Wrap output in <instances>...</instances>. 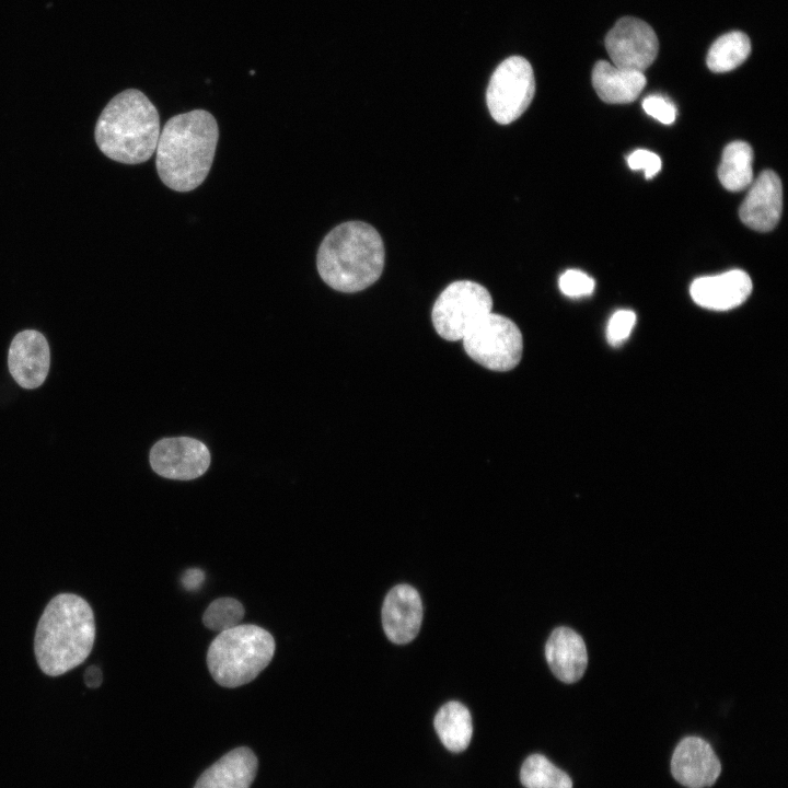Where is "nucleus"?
I'll return each mask as SVG.
<instances>
[{"instance_id":"29","label":"nucleus","mask_w":788,"mask_h":788,"mask_svg":"<svg viewBox=\"0 0 788 788\" xmlns=\"http://www.w3.org/2000/svg\"><path fill=\"white\" fill-rule=\"evenodd\" d=\"M103 681L102 671L96 665H91L85 670L84 682L91 688L99 687Z\"/></svg>"},{"instance_id":"12","label":"nucleus","mask_w":788,"mask_h":788,"mask_svg":"<svg viewBox=\"0 0 788 788\" xmlns=\"http://www.w3.org/2000/svg\"><path fill=\"white\" fill-rule=\"evenodd\" d=\"M49 363V346L42 333L26 329L14 336L9 348L8 366L20 386L31 390L42 385Z\"/></svg>"},{"instance_id":"20","label":"nucleus","mask_w":788,"mask_h":788,"mask_svg":"<svg viewBox=\"0 0 788 788\" xmlns=\"http://www.w3.org/2000/svg\"><path fill=\"white\" fill-rule=\"evenodd\" d=\"M718 177L722 186L730 192L743 190L752 184L753 151L749 143L734 141L725 148Z\"/></svg>"},{"instance_id":"13","label":"nucleus","mask_w":788,"mask_h":788,"mask_svg":"<svg viewBox=\"0 0 788 788\" xmlns=\"http://www.w3.org/2000/svg\"><path fill=\"white\" fill-rule=\"evenodd\" d=\"M783 210V187L778 175L766 170L751 184L739 216L750 229L758 232L773 230Z\"/></svg>"},{"instance_id":"14","label":"nucleus","mask_w":788,"mask_h":788,"mask_svg":"<svg viewBox=\"0 0 788 788\" xmlns=\"http://www.w3.org/2000/svg\"><path fill=\"white\" fill-rule=\"evenodd\" d=\"M422 621V604L417 590L408 584L392 588L382 606V625L387 638L398 645L412 641Z\"/></svg>"},{"instance_id":"1","label":"nucleus","mask_w":788,"mask_h":788,"mask_svg":"<svg viewBox=\"0 0 788 788\" xmlns=\"http://www.w3.org/2000/svg\"><path fill=\"white\" fill-rule=\"evenodd\" d=\"M218 139V124L207 111L171 117L155 148L157 171L163 184L176 192L198 187L211 169Z\"/></svg>"},{"instance_id":"17","label":"nucleus","mask_w":788,"mask_h":788,"mask_svg":"<svg viewBox=\"0 0 788 788\" xmlns=\"http://www.w3.org/2000/svg\"><path fill=\"white\" fill-rule=\"evenodd\" d=\"M257 757L248 748H237L207 768L194 788H250L257 772Z\"/></svg>"},{"instance_id":"2","label":"nucleus","mask_w":788,"mask_h":788,"mask_svg":"<svg viewBox=\"0 0 788 788\" xmlns=\"http://www.w3.org/2000/svg\"><path fill=\"white\" fill-rule=\"evenodd\" d=\"M95 639L91 606L76 594L56 595L45 607L35 633L34 651L40 670L65 674L90 654Z\"/></svg>"},{"instance_id":"3","label":"nucleus","mask_w":788,"mask_h":788,"mask_svg":"<svg viewBox=\"0 0 788 788\" xmlns=\"http://www.w3.org/2000/svg\"><path fill=\"white\" fill-rule=\"evenodd\" d=\"M384 244L379 232L362 221H347L329 231L316 256L317 271L331 288L346 293L373 285L384 267Z\"/></svg>"},{"instance_id":"27","label":"nucleus","mask_w":788,"mask_h":788,"mask_svg":"<svg viewBox=\"0 0 788 788\" xmlns=\"http://www.w3.org/2000/svg\"><path fill=\"white\" fill-rule=\"evenodd\" d=\"M628 166L636 171L642 170L647 179L652 178L661 170V160L658 154L638 149L627 158Z\"/></svg>"},{"instance_id":"16","label":"nucleus","mask_w":788,"mask_h":788,"mask_svg":"<svg viewBox=\"0 0 788 788\" xmlns=\"http://www.w3.org/2000/svg\"><path fill=\"white\" fill-rule=\"evenodd\" d=\"M545 658L553 674L564 683L579 681L588 664L582 637L568 627H557L545 645Z\"/></svg>"},{"instance_id":"11","label":"nucleus","mask_w":788,"mask_h":788,"mask_svg":"<svg viewBox=\"0 0 788 788\" xmlns=\"http://www.w3.org/2000/svg\"><path fill=\"white\" fill-rule=\"evenodd\" d=\"M720 772V762L704 739L686 737L676 745L671 760V773L681 785L687 788L710 787Z\"/></svg>"},{"instance_id":"18","label":"nucleus","mask_w":788,"mask_h":788,"mask_svg":"<svg viewBox=\"0 0 788 788\" xmlns=\"http://www.w3.org/2000/svg\"><path fill=\"white\" fill-rule=\"evenodd\" d=\"M592 84L599 97L610 104L634 102L646 85L644 72L622 69L600 60L592 70Z\"/></svg>"},{"instance_id":"21","label":"nucleus","mask_w":788,"mask_h":788,"mask_svg":"<svg viewBox=\"0 0 788 788\" xmlns=\"http://www.w3.org/2000/svg\"><path fill=\"white\" fill-rule=\"evenodd\" d=\"M751 53L746 34L732 31L718 37L710 46L706 62L712 72H728L742 65Z\"/></svg>"},{"instance_id":"6","label":"nucleus","mask_w":788,"mask_h":788,"mask_svg":"<svg viewBox=\"0 0 788 788\" xmlns=\"http://www.w3.org/2000/svg\"><path fill=\"white\" fill-rule=\"evenodd\" d=\"M462 341L474 361L493 371H509L522 357L521 331L510 318L493 312L480 318Z\"/></svg>"},{"instance_id":"15","label":"nucleus","mask_w":788,"mask_h":788,"mask_svg":"<svg viewBox=\"0 0 788 788\" xmlns=\"http://www.w3.org/2000/svg\"><path fill=\"white\" fill-rule=\"evenodd\" d=\"M750 276L732 269L715 276L695 279L690 288L692 299L702 308L727 311L742 304L752 292Z\"/></svg>"},{"instance_id":"7","label":"nucleus","mask_w":788,"mask_h":788,"mask_svg":"<svg viewBox=\"0 0 788 788\" xmlns=\"http://www.w3.org/2000/svg\"><path fill=\"white\" fill-rule=\"evenodd\" d=\"M491 309L493 298L485 287L471 280H459L440 293L433 304L431 320L443 339L462 340Z\"/></svg>"},{"instance_id":"23","label":"nucleus","mask_w":788,"mask_h":788,"mask_svg":"<svg viewBox=\"0 0 788 788\" xmlns=\"http://www.w3.org/2000/svg\"><path fill=\"white\" fill-rule=\"evenodd\" d=\"M245 610L243 604L234 598L223 596L212 601L202 615L207 628L213 631H223L235 627L243 619Z\"/></svg>"},{"instance_id":"25","label":"nucleus","mask_w":788,"mask_h":788,"mask_svg":"<svg viewBox=\"0 0 788 788\" xmlns=\"http://www.w3.org/2000/svg\"><path fill=\"white\" fill-rule=\"evenodd\" d=\"M636 323V314L630 310H618L610 318L606 337L612 346H618L630 335Z\"/></svg>"},{"instance_id":"10","label":"nucleus","mask_w":788,"mask_h":788,"mask_svg":"<svg viewBox=\"0 0 788 788\" xmlns=\"http://www.w3.org/2000/svg\"><path fill=\"white\" fill-rule=\"evenodd\" d=\"M152 470L160 476L190 480L200 477L210 465V452L199 440L173 437L159 440L149 455Z\"/></svg>"},{"instance_id":"9","label":"nucleus","mask_w":788,"mask_h":788,"mask_svg":"<svg viewBox=\"0 0 788 788\" xmlns=\"http://www.w3.org/2000/svg\"><path fill=\"white\" fill-rule=\"evenodd\" d=\"M605 48L614 66L644 72L654 61L659 43L652 27L642 20L619 19L605 36Z\"/></svg>"},{"instance_id":"24","label":"nucleus","mask_w":788,"mask_h":788,"mask_svg":"<svg viewBox=\"0 0 788 788\" xmlns=\"http://www.w3.org/2000/svg\"><path fill=\"white\" fill-rule=\"evenodd\" d=\"M563 294L570 298L588 297L594 291V279L588 274L578 270H566L558 280Z\"/></svg>"},{"instance_id":"8","label":"nucleus","mask_w":788,"mask_h":788,"mask_svg":"<svg viewBox=\"0 0 788 788\" xmlns=\"http://www.w3.org/2000/svg\"><path fill=\"white\" fill-rule=\"evenodd\" d=\"M535 79L530 62L520 56L505 59L490 77L486 103L491 117L507 125L518 119L531 104Z\"/></svg>"},{"instance_id":"22","label":"nucleus","mask_w":788,"mask_h":788,"mask_svg":"<svg viewBox=\"0 0 788 788\" xmlns=\"http://www.w3.org/2000/svg\"><path fill=\"white\" fill-rule=\"evenodd\" d=\"M520 780L525 788H572L571 778L542 754L525 758L520 769Z\"/></svg>"},{"instance_id":"26","label":"nucleus","mask_w":788,"mask_h":788,"mask_svg":"<svg viewBox=\"0 0 788 788\" xmlns=\"http://www.w3.org/2000/svg\"><path fill=\"white\" fill-rule=\"evenodd\" d=\"M644 111L662 124L670 125L676 118V107L667 97L650 95L642 101Z\"/></svg>"},{"instance_id":"28","label":"nucleus","mask_w":788,"mask_h":788,"mask_svg":"<svg viewBox=\"0 0 788 788\" xmlns=\"http://www.w3.org/2000/svg\"><path fill=\"white\" fill-rule=\"evenodd\" d=\"M205 580V572L199 568L187 569L182 576V584L188 591L199 589Z\"/></svg>"},{"instance_id":"19","label":"nucleus","mask_w":788,"mask_h":788,"mask_svg":"<svg viewBox=\"0 0 788 788\" xmlns=\"http://www.w3.org/2000/svg\"><path fill=\"white\" fill-rule=\"evenodd\" d=\"M433 726L442 744L451 752L464 751L473 735L470 710L460 702L451 700L437 712Z\"/></svg>"},{"instance_id":"5","label":"nucleus","mask_w":788,"mask_h":788,"mask_svg":"<svg viewBox=\"0 0 788 788\" xmlns=\"http://www.w3.org/2000/svg\"><path fill=\"white\" fill-rule=\"evenodd\" d=\"M275 639L254 624L236 625L219 633L207 651V665L221 686L234 688L253 681L271 661Z\"/></svg>"},{"instance_id":"4","label":"nucleus","mask_w":788,"mask_h":788,"mask_svg":"<svg viewBox=\"0 0 788 788\" xmlns=\"http://www.w3.org/2000/svg\"><path fill=\"white\" fill-rule=\"evenodd\" d=\"M99 149L124 164H139L155 151L160 119L155 106L137 89L115 95L102 111L95 126Z\"/></svg>"}]
</instances>
